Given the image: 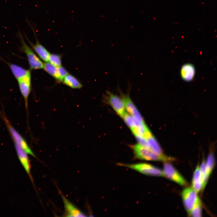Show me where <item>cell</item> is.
I'll return each instance as SVG.
<instances>
[{
    "mask_svg": "<svg viewBox=\"0 0 217 217\" xmlns=\"http://www.w3.org/2000/svg\"><path fill=\"white\" fill-rule=\"evenodd\" d=\"M118 89L119 90L120 96L124 102L125 110L139 122L145 123L141 115L131 100L129 93L125 94L122 92L119 87Z\"/></svg>",
    "mask_w": 217,
    "mask_h": 217,
    "instance_id": "7",
    "label": "cell"
},
{
    "mask_svg": "<svg viewBox=\"0 0 217 217\" xmlns=\"http://www.w3.org/2000/svg\"><path fill=\"white\" fill-rule=\"evenodd\" d=\"M15 149L20 161L27 173L31 177L30 165L27 153L21 147L14 143Z\"/></svg>",
    "mask_w": 217,
    "mask_h": 217,
    "instance_id": "12",
    "label": "cell"
},
{
    "mask_svg": "<svg viewBox=\"0 0 217 217\" xmlns=\"http://www.w3.org/2000/svg\"><path fill=\"white\" fill-rule=\"evenodd\" d=\"M135 159L146 161L168 162L175 160L173 158L157 154L138 143L130 146Z\"/></svg>",
    "mask_w": 217,
    "mask_h": 217,
    "instance_id": "1",
    "label": "cell"
},
{
    "mask_svg": "<svg viewBox=\"0 0 217 217\" xmlns=\"http://www.w3.org/2000/svg\"><path fill=\"white\" fill-rule=\"evenodd\" d=\"M196 71L194 66L192 64L187 63L183 64L180 70L182 79L186 82H190L193 79Z\"/></svg>",
    "mask_w": 217,
    "mask_h": 217,
    "instance_id": "11",
    "label": "cell"
},
{
    "mask_svg": "<svg viewBox=\"0 0 217 217\" xmlns=\"http://www.w3.org/2000/svg\"><path fill=\"white\" fill-rule=\"evenodd\" d=\"M192 186V189L197 193L202 190V184L200 167L199 165L197 166L194 172Z\"/></svg>",
    "mask_w": 217,
    "mask_h": 217,
    "instance_id": "15",
    "label": "cell"
},
{
    "mask_svg": "<svg viewBox=\"0 0 217 217\" xmlns=\"http://www.w3.org/2000/svg\"><path fill=\"white\" fill-rule=\"evenodd\" d=\"M163 176L178 184L184 186L187 182L175 168L168 162H165L162 171Z\"/></svg>",
    "mask_w": 217,
    "mask_h": 217,
    "instance_id": "6",
    "label": "cell"
},
{
    "mask_svg": "<svg viewBox=\"0 0 217 217\" xmlns=\"http://www.w3.org/2000/svg\"><path fill=\"white\" fill-rule=\"evenodd\" d=\"M49 61L51 64L57 67L61 66V57L58 55L55 54H50Z\"/></svg>",
    "mask_w": 217,
    "mask_h": 217,
    "instance_id": "23",
    "label": "cell"
},
{
    "mask_svg": "<svg viewBox=\"0 0 217 217\" xmlns=\"http://www.w3.org/2000/svg\"><path fill=\"white\" fill-rule=\"evenodd\" d=\"M18 34L21 44V51L26 54L30 69L36 70L43 68L44 63L26 43L20 31H19Z\"/></svg>",
    "mask_w": 217,
    "mask_h": 217,
    "instance_id": "3",
    "label": "cell"
},
{
    "mask_svg": "<svg viewBox=\"0 0 217 217\" xmlns=\"http://www.w3.org/2000/svg\"><path fill=\"white\" fill-rule=\"evenodd\" d=\"M215 165V159L212 153H210L206 162V174L209 178L214 168Z\"/></svg>",
    "mask_w": 217,
    "mask_h": 217,
    "instance_id": "19",
    "label": "cell"
},
{
    "mask_svg": "<svg viewBox=\"0 0 217 217\" xmlns=\"http://www.w3.org/2000/svg\"><path fill=\"white\" fill-rule=\"evenodd\" d=\"M181 196L184 207L189 213L193 208L198 197L197 193L192 187H188L183 191Z\"/></svg>",
    "mask_w": 217,
    "mask_h": 217,
    "instance_id": "9",
    "label": "cell"
},
{
    "mask_svg": "<svg viewBox=\"0 0 217 217\" xmlns=\"http://www.w3.org/2000/svg\"><path fill=\"white\" fill-rule=\"evenodd\" d=\"M130 129L134 127L140 122L126 112L122 117Z\"/></svg>",
    "mask_w": 217,
    "mask_h": 217,
    "instance_id": "18",
    "label": "cell"
},
{
    "mask_svg": "<svg viewBox=\"0 0 217 217\" xmlns=\"http://www.w3.org/2000/svg\"><path fill=\"white\" fill-rule=\"evenodd\" d=\"M201 178L202 184V190L204 189L208 179L206 172V162L203 161L200 167Z\"/></svg>",
    "mask_w": 217,
    "mask_h": 217,
    "instance_id": "20",
    "label": "cell"
},
{
    "mask_svg": "<svg viewBox=\"0 0 217 217\" xmlns=\"http://www.w3.org/2000/svg\"><path fill=\"white\" fill-rule=\"evenodd\" d=\"M13 74L17 80L31 74L30 70L13 64H8Z\"/></svg>",
    "mask_w": 217,
    "mask_h": 217,
    "instance_id": "14",
    "label": "cell"
},
{
    "mask_svg": "<svg viewBox=\"0 0 217 217\" xmlns=\"http://www.w3.org/2000/svg\"><path fill=\"white\" fill-rule=\"evenodd\" d=\"M43 68L49 74L55 77L57 71V67L53 65L50 62L44 64Z\"/></svg>",
    "mask_w": 217,
    "mask_h": 217,
    "instance_id": "22",
    "label": "cell"
},
{
    "mask_svg": "<svg viewBox=\"0 0 217 217\" xmlns=\"http://www.w3.org/2000/svg\"><path fill=\"white\" fill-rule=\"evenodd\" d=\"M104 98L106 102L110 105L116 113L122 118L126 112L124 104L121 97L107 91Z\"/></svg>",
    "mask_w": 217,
    "mask_h": 217,
    "instance_id": "5",
    "label": "cell"
},
{
    "mask_svg": "<svg viewBox=\"0 0 217 217\" xmlns=\"http://www.w3.org/2000/svg\"><path fill=\"white\" fill-rule=\"evenodd\" d=\"M192 217L202 216V206L200 200L198 197L193 208L189 213Z\"/></svg>",
    "mask_w": 217,
    "mask_h": 217,
    "instance_id": "17",
    "label": "cell"
},
{
    "mask_svg": "<svg viewBox=\"0 0 217 217\" xmlns=\"http://www.w3.org/2000/svg\"><path fill=\"white\" fill-rule=\"evenodd\" d=\"M118 165L134 170L142 174L151 176H163L162 171L160 169L149 164L140 162L132 164L118 163Z\"/></svg>",
    "mask_w": 217,
    "mask_h": 217,
    "instance_id": "2",
    "label": "cell"
},
{
    "mask_svg": "<svg viewBox=\"0 0 217 217\" xmlns=\"http://www.w3.org/2000/svg\"><path fill=\"white\" fill-rule=\"evenodd\" d=\"M2 117L14 143L22 148L27 154L35 157L34 154L24 138L12 125L5 115L2 114Z\"/></svg>",
    "mask_w": 217,
    "mask_h": 217,
    "instance_id": "4",
    "label": "cell"
},
{
    "mask_svg": "<svg viewBox=\"0 0 217 217\" xmlns=\"http://www.w3.org/2000/svg\"><path fill=\"white\" fill-rule=\"evenodd\" d=\"M68 74L67 70L61 66L57 67V73L55 78L59 81H62L64 77Z\"/></svg>",
    "mask_w": 217,
    "mask_h": 217,
    "instance_id": "21",
    "label": "cell"
},
{
    "mask_svg": "<svg viewBox=\"0 0 217 217\" xmlns=\"http://www.w3.org/2000/svg\"><path fill=\"white\" fill-rule=\"evenodd\" d=\"M26 20L34 33L36 39V42L35 44H33L29 40L26 35L24 34L26 39L32 46L33 49L39 57L44 61L48 62L49 61L50 54L47 49L41 44L37 39L35 31L32 25L27 19H26Z\"/></svg>",
    "mask_w": 217,
    "mask_h": 217,
    "instance_id": "8",
    "label": "cell"
},
{
    "mask_svg": "<svg viewBox=\"0 0 217 217\" xmlns=\"http://www.w3.org/2000/svg\"><path fill=\"white\" fill-rule=\"evenodd\" d=\"M62 81L65 84L72 88L80 89L82 87V84L78 80L70 74H67Z\"/></svg>",
    "mask_w": 217,
    "mask_h": 217,
    "instance_id": "16",
    "label": "cell"
},
{
    "mask_svg": "<svg viewBox=\"0 0 217 217\" xmlns=\"http://www.w3.org/2000/svg\"><path fill=\"white\" fill-rule=\"evenodd\" d=\"M17 81L20 91L24 99L26 109L27 110L28 98L31 90V74Z\"/></svg>",
    "mask_w": 217,
    "mask_h": 217,
    "instance_id": "10",
    "label": "cell"
},
{
    "mask_svg": "<svg viewBox=\"0 0 217 217\" xmlns=\"http://www.w3.org/2000/svg\"><path fill=\"white\" fill-rule=\"evenodd\" d=\"M67 216L70 217H84L86 216L78 208L62 195Z\"/></svg>",
    "mask_w": 217,
    "mask_h": 217,
    "instance_id": "13",
    "label": "cell"
}]
</instances>
